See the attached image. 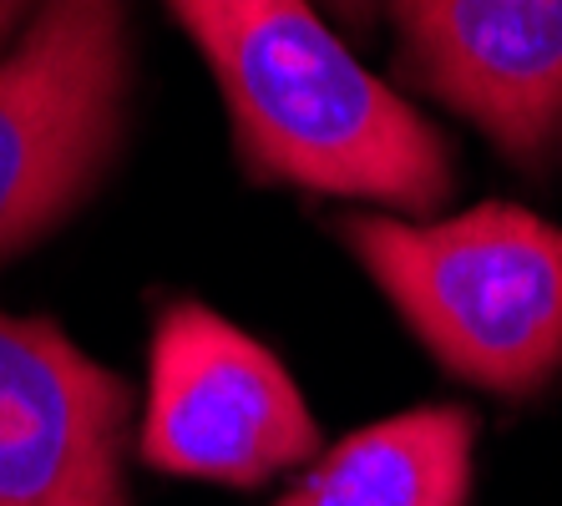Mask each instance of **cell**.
Masks as SVG:
<instances>
[{
	"mask_svg": "<svg viewBox=\"0 0 562 506\" xmlns=\"http://www.w3.org/2000/svg\"><path fill=\"white\" fill-rule=\"evenodd\" d=\"M218 71L238 153L310 193L436 213L451 143L350 56L310 0H168Z\"/></svg>",
	"mask_w": 562,
	"mask_h": 506,
	"instance_id": "obj_1",
	"label": "cell"
},
{
	"mask_svg": "<svg viewBox=\"0 0 562 506\" xmlns=\"http://www.w3.org/2000/svg\"><path fill=\"white\" fill-rule=\"evenodd\" d=\"M340 234L451 375L517 401L562 370V228L482 203L441 223L350 218Z\"/></svg>",
	"mask_w": 562,
	"mask_h": 506,
	"instance_id": "obj_2",
	"label": "cell"
},
{
	"mask_svg": "<svg viewBox=\"0 0 562 506\" xmlns=\"http://www.w3.org/2000/svg\"><path fill=\"white\" fill-rule=\"evenodd\" d=\"M127 41L122 0H41L0 61V254L66 218L117 147Z\"/></svg>",
	"mask_w": 562,
	"mask_h": 506,
	"instance_id": "obj_3",
	"label": "cell"
},
{
	"mask_svg": "<svg viewBox=\"0 0 562 506\" xmlns=\"http://www.w3.org/2000/svg\"><path fill=\"white\" fill-rule=\"evenodd\" d=\"M319 446L300 385L274 355L203 304H172L153 335L143 456L172 476L259 486Z\"/></svg>",
	"mask_w": 562,
	"mask_h": 506,
	"instance_id": "obj_4",
	"label": "cell"
},
{
	"mask_svg": "<svg viewBox=\"0 0 562 506\" xmlns=\"http://www.w3.org/2000/svg\"><path fill=\"white\" fill-rule=\"evenodd\" d=\"M132 390L52 319L0 314V506H127Z\"/></svg>",
	"mask_w": 562,
	"mask_h": 506,
	"instance_id": "obj_5",
	"label": "cell"
},
{
	"mask_svg": "<svg viewBox=\"0 0 562 506\" xmlns=\"http://www.w3.org/2000/svg\"><path fill=\"white\" fill-rule=\"evenodd\" d=\"M420 87L537 162L562 127V0H391Z\"/></svg>",
	"mask_w": 562,
	"mask_h": 506,
	"instance_id": "obj_6",
	"label": "cell"
},
{
	"mask_svg": "<svg viewBox=\"0 0 562 506\" xmlns=\"http://www.w3.org/2000/svg\"><path fill=\"white\" fill-rule=\"evenodd\" d=\"M471 451V411L420 405L345 436L274 506H467Z\"/></svg>",
	"mask_w": 562,
	"mask_h": 506,
	"instance_id": "obj_7",
	"label": "cell"
},
{
	"mask_svg": "<svg viewBox=\"0 0 562 506\" xmlns=\"http://www.w3.org/2000/svg\"><path fill=\"white\" fill-rule=\"evenodd\" d=\"M325 5L340 15L345 26H355V31H370V26H375V0H325Z\"/></svg>",
	"mask_w": 562,
	"mask_h": 506,
	"instance_id": "obj_8",
	"label": "cell"
},
{
	"mask_svg": "<svg viewBox=\"0 0 562 506\" xmlns=\"http://www.w3.org/2000/svg\"><path fill=\"white\" fill-rule=\"evenodd\" d=\"M31 11V0H0V41L15 31V21Z\"/></svg>",
	"mask_w": 562,
	"mask_h": 506,
	"instance_id": "obj_9",
	"label": "cell"
}]
</instances>
